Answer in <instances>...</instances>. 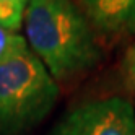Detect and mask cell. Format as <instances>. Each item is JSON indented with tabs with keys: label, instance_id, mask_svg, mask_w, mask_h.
<instances>
[{
	"label": "cell",
	"instance_id": "cell-1",
	"mask_svg": "<svg viewBox=\"0 0 135 135\" xmlns=\"http://www.w3.org/2000/svg\"><path fill=\"white\" fill-rule=\"evenodd\" d=\"M30 49L55 81H69L96 69L103 51L75 0H31L25 12Z\"/></svg>",
	"mask_w": 135,
	"mask_h": 135
},
{
	"label": "cell",
	"instance_id": "cell-2",
	"mask_svg": "<svg viewBox=\"0 0 135 135\" xmlns=\"http://www.w3.org/2000/svg\"><path fill=\"white\" fill-rule=\"evenodd\" d=\"M59 85L30 49L0 60V135H26L51 114Z\"/></svg>",
	"mask_w": 135,
	"mask_h": 135
},
{
	"label": "cell",
	"instance_id": "cell-3",
	"mask_svg": "<svg viewBox=\"0 0 135 135\" xmlns=\"http://www.w3.org/2000/svg\"><path fill=\"white\" fill-rule=\"evenodd\" d=\"M46 135H135V106L120 96L83 101L62 114Z\"/></svg>",
	"mask_w": 135,
	"mask_h": 135
},
{
	"label": "cell",
	"instance_id": "cell-4",
	"mask_svg": "<svg viewBox=\"0 0 135 135\" xmlns=\"http://www.w3.org/2000/svg\"><path fill=\"white\" fill-rule=\"evenodd\" d=\"M94 33L106 37L135 36V0H75Z\"/></svg>",
	"mask_w": 135,
	"mask_h": 135
},
{
	"label": "cell",
	"instance_id": "cell-5",
	"mask_svg": "<svg viewBox=\"0 0 135 135\" xmlns=\"http://www.w3.org/2000/svg\"><path fill=\"white\" fill-rule=\"evenodd\" d=\"M26 46H28V42L23 36L0 28V60L8 57L13 51L21 49V47H26Z\"/></svg>",
	"mask_w": 135,
	"mask_h": 135
},
{
	"label": "cell",
	"instance_id": "cell-6",
	"mask_svg": "<svg viewBox=\"0 0 135 135\" xmlns=\"http://www.w3.org/2000/svg\"><path fill=\"white\" fill-rule=\"evenodd\" d=\"M122 75L125 83L129 85V88L135 91V42L127 47V51L124 54V59L120 64Z\"/></svg>",
	"mask_w": 135,
	"mask_h": 135
},
{
	"label": "cell",
	"instance_id": "cell-7",
	"mask_svg": "<svg viewBox=\"0 0 135 135\" xmlns=\"http://www.w3.org/2000/svg\"><path fill=\"white\" fill-rule=\"evenodd\" d=\"M31 0H0V3H8V5H21V7H28Z\"/></svg>",
	"mask_w": 135,
	"mask_h": 135
}]
</instances>
